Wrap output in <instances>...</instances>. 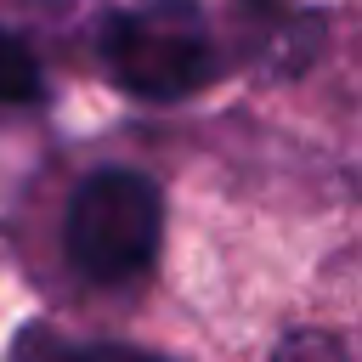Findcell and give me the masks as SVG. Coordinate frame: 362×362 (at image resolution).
I'll use <instances>...</instances> for the list:
<instances>
[{"mask_svg": "<svg viewBox=\"0 0 362 362\" xmlns=\"http://www.w3.org/2000/svg\"><path fill=\"white\" fill-rule=\"evenodd\" d=\"M164 198L141 170H96L74 187L62 215V255L85 283H136L158 260Z\"/></svg>", "mask_w": 362, "mask_h": 362, "instance_id": "obj_1", "label": "cell"}, {"mask_svg": "<svg viewBox=\"0 0 362 362\" xmlns=\"http://www.w3.org/2000/svg\"><path fill=\"white\" fill-rule=\"evenodd\" d=\"M107 74L141 102H181L221 74L215 34L192 0H141L102 23Z\"/></svg>", "mask_w": 362, "mask_h": 362, "instance_id": "obj_2", "label": "cell"}, {"mask_svg": "<svg viewBox=\"0 0 362 362\" xmlns=\"http://www.w3.org/2000/svg\"><path fill=\"white\" fill-rule=\"evenodd\" d=\"M6 362H170L147 345H124V339H79V334H62L51 322H34L11 339V356Z\"/></svg>", "mask_w": 362, "mask_h": 362, "instance_id": "obj_3", "label": "cell"}, {"mask_svg": "<svg viewBox=\"0 0 362 362\" xmlns=\"http://www.w3.org/2000/svg\"><path fill=\"white\" fill-rule=\"evenodd\" d=\"M40 90H45V79H40L34 51L0 28V102H40Z\"/></svg>", "mask_w": 362, "mask_h": 362, "instance_id": "obj_4", "label": "cell"}, {"mask_svg": "<svg viewBox=\"0 0 362 362\" xmlns=\"http://www.w3.org/2000/svg\"><path fill=\"white\" fill-rule=\"evenodd\" d=\"M266 362H351V356H345V345H339L334 334H322V328H300V334L277 339V351H272Z\"/></svg>", "mask_w": 362, "mask_h": 362, "instance_id": "obj_5", "label": "cell"}]
</instances>
